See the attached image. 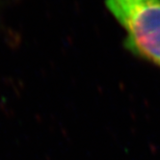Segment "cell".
Returning <instances> with one entry per match:
<instances>
[{"label": "cell", "instance_id": "1", "mask_svg": "<svg viewBox=\"0 0 160 160\" xmlns=\"http://www.w3.org/2000/svg\"><path fill=\"white\" fill-rule=\"evenodd\" d=\"M127 32L125 47L160 66V0H105Z\"/></svg>", "mask_w": 160, "mask_h": 160}]
</instances>
